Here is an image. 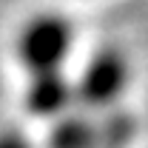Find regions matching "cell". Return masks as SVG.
<instances>
[{
	"label": "cell",
	"instance_id": "cell-1",
	"mask_svg": "<svg viewBox=\"0 0 148 148\" xmlns=\"http://www.w3.org/2000/svg\"><path fill=\"white\" fill-rule=\"evenodd\" d=\"M17 60L32 74L63 71L74 49V23L63 14L43 12L32 17L17 34Z\"/></svg>",
	"mask_w": 148,
	"mask_h": 148
},
{
	"label": "cell",
	"instance_id": "cell-2",
	"mask_svg": "<svg viewBox=\"0 0 148 148\" xmlns=\"http://www.w3.org/2000/svg\"><path fill=\"white\" fill-rule=\"evenodd\" d=\"M131 83L128 57L117 49H97L74 80V97L86 108H111Z\"/></svg>",
	"mask_w": 148,
	"mask_h": 148
},
{
	"label": "cell",
	"instance_id": "cell-3",
	"mask_svg": "<svg viewBox=\"0 0 148 148\" xmlns=\"http://www.w3.org/2000/svg\"><path fill=\"white\" fill-rule=\"evenodd\" d=\"M23 103H26L29 114H34V117L60 120L77 103V97H74V80L66 77V71L32 74L29 83H26Z\"/></svg>",
	"mask_w": 148,
	"mask_h": 148
},
{
	"label": "cell",
	"instance_id": "cell-4",
	"mask_svg": "<svg viewBox=\"0 0 148 148\" xmlns=\"http://www.w3.org/2000/svg\"><path fill=\"white\" fill-rule=\"evenodd\" d=\"M100 128L83 114H63L49 131V148H97Z\"/></svg>",
	"mask_w": 148,
	"mask_h": 148
},
{
	"label": "cell",
	"instance_id": "cell-5",
	"mask_svg": "<svg viewBox=\"0 0 148 148\" xmlns=\"http://www.w3.org/2000/svg\"><path fill=\"white\" fill-rule=\"evenodd\" d=\"M0 148H34L32 140L17 128H0Z\"/></svg>",
	"mask_w": 148,
	"mask_h": 148
}]
</instances>
